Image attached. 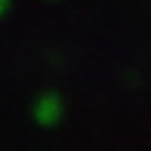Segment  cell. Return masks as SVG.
Instances as JSON below:
<instances>
[{
    "label": "cell",
    "mask_w": 151,
    "mask_h": 151,
    "mask_svg": "<svg viewBox=\"0 0 151 151\" xmlns=\"http://www.w3.org/2000/svg\"><path fill=\"white\" fill-rule=\"evenodd\" d=\"M3 9H6V0H0V12H3Z\"/></svg>",
    "instance_id": "cell-1"
}]
</instances>
